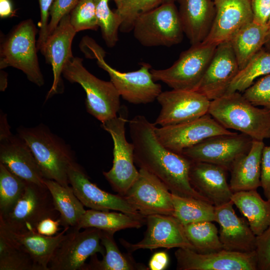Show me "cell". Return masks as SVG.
Returning <instances> with one entry per match:
<instances>
[{"label": "cell", "mask_w": 270, "mask_h": 270, "mask_svg": "<svg viewBox=\"0 0 270 270\" xmlns=\"http://www.w3.org/2000/svg\"><path fill=\"white\" fill-rule=\"evenodd\" d=\"M128 127L134 147V163L140 168L156 176L174 194L208 202L190 182L192 160L166 148L156 136L154 123L144 116L138 115L129 121Z\"/></svg>", "instance_id": "1"}, {"label": "cell", "mask_w": 270, "mask_h": 270, "mask_svg": "<svg viewBox=\"0 0 270 270\" xmlns=\"http://www.w3.org/2000/svg\"><path fill=\"white\" fill-rule=\"evenodd\" d=\"M208 114L226 129L238 131L253 140L270 138V112L254 105L240 92L210 100Z\"/></svg>", "instance_id": "2"}, {"label": "cell", "mask_w": 270, "mask_h": 270, "mask_svg": "<svg viewBox=\"0 0 270 270\" xmlns=\"http://www.w3.org/2000/svg\"><path fill=\"white\" fill-rule=\"evenodd\" d=\"M18 132L32 152L44 178L69 186L68 169L75 162L70 147L42 124L20 128Z\"/></svg>", "instance_id": "3"}, {"label": "cell", "mask_w": 270, "mask_h": 270, "mask_svg": "<svg viewBox=\"0 0 270 270\" xmlns=\"http://www.w3.org/2000/svg\"><path fill=\"white\" fill-rule=\"evenodd\" d=\"M83 60L72 56L65 64L62 74L72 83H78L86 93L87 112L102 123L118 116L120 95L112 83L102 80L84 66Z\"/></svg>", "instance_id": "4"}, {"label": "cell", "mask_w": 270, "mask_h": 270, "mask_svg": "<svg viewBox=\"0 0 270 270\" xmlns=\"http://www.w3.org/2000/svg\"><path fill=\"white\" fill-rule=\"evenodd\" d=\"M37 29L31 19L20 22L1 42L0 68L12 66L23 72L28 80L41 86L44 78L37 56Z\"/></svg>", "instance_id": "5"}, {"label": "cell", "mask_w": 270, "mask_h": 270, "mask_svg": "<svg viewBox=\"0 0 270 270\" xmlns=\"http://www.w3.org/2000/svg\"><path fill=\"white\" fill-rule=\"evenodd\" d=\"M87 46L90 57L96 59L98 66L108 73L110 81L124 100L132 104H146L156 100L162 92L161 85L152 78L148 63L141 62L136 71L121 72L106 62L105 52L94 42L89 41Z\"/></svg>", "instance_id": "6"}, {"label": "cell", "mask_w": 270, "mask_h": 270, "mask_svg": "<svg viewBox=\"0 0 270 270\" xmlns=\"http://www.w3.org/2000/svg\"><path fill=\"white\" fill-rule=\"evenodd\" d=\"M135 38L146 47H170L178 44L184 31L174 2L162 4L138 14L132 28Z\"/></svg>", "instance_id": "7"}, {"label": "cell", "mask_w": 270, "mask_h": 270, "mask_svg": "<svg viewBox=\"0 0 270 270\" xmlns=\"http://www.w3.org/2000/svg\"><path fill=\"white\" fill-rule=\"evenodd\" d=\"M119 115L102 123V128L110 134L114 144L113 162L111 169L104 172L103 175L112 189L124 196L139 174L134 166V147L126 139L125 125L128 111L121 106Z\"/></svg>", "instance_id": "8"}, {"label": "cell", "mask_w": 270, "mask_h": 270, "mask_svg": "<svg viewBox=\"0 0 270 270\" xmlns=\"http://www.w3.org/2000/svg\"><path fill=\"white\" fill-rule=\"evenodd\" d=\"M216 46L202 42L182 52L170 67L150 70L154 80L173 90L196 91L214 54Z\"/></svg>", "instance_id": "9"}, {"label": "cell", "mask_w": 270, "mask_h": 270, "mask_svg": "<svg viewBox=\"0 0 270 270\" xmlns=\"http://www.w3.org/2000/svg\"><path fill=\"white\" fill-rule=\"evenodd\" d=\"M47 218H60L50 192L46 185L28 182L12 208L0 214V218L7 228L14 232L36 231L38 222Z\"/></svg>", "instance_id": "10"}, {"label": "cell", "mask_w": 270, "mask_h": 270, "mask_svg": "<svg viewBox=\"0 0 270 270\" xmlns=\"http://www.w3.org/2000/svg\"><path fill=\"white\" fill-rule=\"evenodd\" d=\"M80 230L70 228L50 262L49 270H80L88 258L96 253L104 256L102 230L94 228Z\"/></svg>", "instance_id": "11"}, {"label": "cell", "mask_w": 270, "mask_h": 270, "mask_svg": "<svg viewBox=\"0 0 270 270\" xmlns=\"http://www.w3.org/2000/svg\"><path fill=\"white\" fill-rule=\"evenodd\" d=\"M252 140L242 133L220 134L184 150L182 154L193 162L214 164L230 171L234 160L249 152Z\"/></svg>", "instance_id": "12"}, {"label": "cell", "mask_w": 270, "mask_h": 270, "mask_svg": "<svg viewBox=\"0 0 270 270\" xmlns=\"http://www.w3.org/2000/svg\"><path fill=\"white\" fill-rule=\"evenodd\" d=\"M0 162L26 182L45 186L32 152L22 138L11 133L6 116L0 118Z\"/></svg>", "instance_id": "13"}, {"label": "cell", "mask_w": 270, "mask_h": 270, "mask_svg": "<svg viewBox=\"0 0 270 270\" xmlns=\"http://www.w3.org/2000/svg\"><path fill=\"white\" fill-rule=\"evenodd\" d=\"M178 270H257L256 250L240 252L224 249L202 254L190 249L178 248L175 252Z\"/></svg>", "instance_id": "14"}, {"label": "cell", "mask_w": 270, "mask_h": 270, "mask_svg": "<svg viewBox=\"0 0 270 270\" xmlns=\"http://www.w3.org/2000/svg\"><path fill=\"white\" fill-rule=\"evenodd\" d=\"M128 202L142 216H173L172 193L154 175L143 168L126 194Z\"/></svg>", "instance_id": "15"}, {"label": "cell", "mask_w": 270, "mask_h": 270, "mask_svg": "<svg viewBox=\"0 0 270 270\" xmlns=\"http://www.w3.org/2000/svg\"><path fill=\"white\" fill-rule=\"evenodd\" d=\"M155 132L158 138L166 148L182 154L184 150L208 138L233 132L223 127L207 114L189 122L156 127Z\"/></svg>", "instance_id": "16"}, {"label": "cell", "mask_w": 270, "mask_h": 270, "mask_svg": "<svg viewBox=\"0 0 270 270\" xmlns=\"http://www.w3.org/2000/svg\"><path fill=\"white\" fill-rule=\"evenodd\" d=\"M161 106L154 124L164 126L189 122L207 114L210 100L197 91L172 90L156 98Z\"/></svg>", "instance_id": "17"}, {"label": "cell", "mask_w": 270, "mask_h": 270, "mask_svg": "<svg viewBox=\"0 0 270 270\" xmlns=\"http://www.w3.org/2000/svg\"><path fill=\"white\" fill-rule=\"evenodd\" d=\"M68 174L69 184L74 194L84 206L95 210H114L139 218H146L123 196L105 192L92 182L85 171L76 161L69 166Z\"/></svg>", "instance_id": "18"}, {"label": "cell", "mask_w": 270, "mask_h": 270, "mask_svg": "<svg viewBox=\"0 0 270 270\" xmlns=\"http://www.w3.org/2000/svg\"><path fill=\"white\" fill-rule=\"evenodd\" d=\"M146 224L147 230L144 238L140 242L132 244L124 240H120L129 252L140 249L174 248L194 250L192 246L186 235L184 225L174 216L150 215L146 217Z\"/></svg>", "instance_id": "19"}, {"label": "cell", "mask_w": 270, "mask_h": 270, "mask_svg": "<svg viewBox=\"0 0 270 270\" xmlns=\"http://www.w3.org/2000/svg\"><path fill=\"white\" fill-rule=\"evenodd\" d=\"M215 16L210 32L202 43L218 46L230 42L253 21L250 0H214Z\"/></svg>", "instance_id": "20"}, {"label": "cell", "mask_w": 270, "mask_h": 270, "mask_svg": "<svg viewBox=\"0 0 270 270\" xmlns=\"http://www.w3.org/2000/svg\"><path fill=\"white\" fill-rule=\"evenodd\" d=\"M240 71L230 42L216 46L214 54L196 91L210 100L224 94Z\"/></svg>", "instance_id": "21"}, {"label": "cell", "mask_w": 270, "mask_h": 270, "mask_svg": "<svg viewBox=\"0 0 270 270\" xmlns=\"http://www.w3.org/2000/svg\"><path fill=\"white\" fill-rule=\"evenodd\" d=\"M232 200L215 206L216 222L223 249L240 252L256 250V236L244 219L236 214Z\"/></svg>", "instance_id": "22"}, {"label": "cell", "mask_w": 270, "mask_h": 270, "mask_svg": "<svg viewBox=\"0 0 270 270\" xmlns=\"http://www.w3.org/2000/svg\"><path fill=\"white\" fill-rule=\"evenodd\" d=\"M76 33L70 20V13L64 16L46 40L42 52L46 63L53 72V82L46 100L59 92L62 88L61 76L68 60L73 56L72 44Z\"/></svg>", "instance_id": "23"}, {"label": "cell", "mask_w": 270, "mask_h": 270, "mask_svg": "<svg viewBox=\"0 0 270 270\" xmlns=\"http://www.w3.org/2000/svg\"><path fill=\"white\" fill-rule=\"evenodd\" d=\"M227 171L217 164L192 161L189 172L190 182L214 206H220L230 201L233 194L227 182Z\"/></svg>", "instance_id": "24"}, {"label": "cell", "mask_w": 270, "mask_h": 270, "mask_svg": "<svg viewBox=\"0 0 270 270\" xmlns=\"http://www.w3.org/2000/svg\"><path fill=\"white\" fill-rule=\"evenodd\" d=\"M184 34L192 45L202 42L208 36L215 16L212 0H176Z\"/></svg>", "instance_id": "25"}, {"label": "cell", "mask_w": 270, "mask_h": 270, "mask_svg": "<svg viewBox=\"0 0 270 270\" xmlns=\"http://www.w3.org/2000/svg\"><path fill=\"white\" fill-rule=\"evenodd\" d=\"M264 141L253 140L251 148L246 154L238 156L230 169V186L232 192L256 190L260 186L262 156Z\"/></svg>", "instance_id": "26"}, {"label": "cell", "mask_w": 270, "mask_h": 270, "mask_svg": "<svg viewBox=\"0 0 270 270\" xmlns=\"http://www.w3.org/2000/svg\"><path fill=\"white\" fill-rule=\"evenodd\" d=\"M70 228H64L61 232L55 236L42 235L36 230L14 232L8 229L15 240L29 255L36 270H49L50 262Z\"/></svg>", "instance_id": "27"}, {"label": "cell", "mask_w": 270, "mask_h": 270, "mask_svg": "<svg viewBox=\"0 0 270 270\" xmlns=\"http://www.w3.org/2000/svg\"><path fill=\"white\" fill-rule=\"evenodd\" d=\"M231 200L248 220L257 236L270 224V200H264L256 190L234 192Z\"/></svg>", "instance_id": "28"}, {"label": "cell", "mask_w": 270, "mask_h": 270, "mask_svg": "<svg viewBox=\"0 0 270 270\" xmlns=\"http://www.w3.org/2000/svg\"><path fill=\"white\" fill-rule=\"evenodd\" d=\"M114 234L102 230L101 244L105 249L100 260L96 254L91 256L90 262L80 270H148V267L135 262L130 255L122 252L114 238Z\"/></svg>", "instance_id": "29"}, {"label": "cell", "mask_w": 270, "mask_h": 270, "mask_svg": "<svg viewBox=\"0 0 270 270\" xmlns=\"http://www.w3.org/2000/svg\"><path fill=\"white\" fill-rule=\"evenodd\" d=\"M145 222L146 218H139L122 212L90 209L86 210L75 228L80 230L94 228L114 234L126 228H139Z\"/></svg>", "instance_id": "30"}, {"label": "cell", "mask_w": 270, "mask_h": 270, "mask_svg": "<svg viewBox=\"0 0 270 270\" xmlns=\"http://www.w3.org/2000/svg\"><path fill=\"white\" fill-rule=\"evenodd\" d=\"M44 182L52 196L56 210L60 214L61 225L76 227L86 210L70 186H63L58 182L44 178Z\"/></svg>", "instance_id": "31"}, {"label": "cell", "mask_w": 270, "mask_h": 270, "mask_svg": "<svg viewBox=\"0 0 270 270\" xmlns=\"http://www.w3.org/2000/svg\"><path fill=\"white\" fill-rule=\"evenodd\" d=\"M268 28V25L252 21L240 29L230 41L240 70L263 48Z\"/></svg>", "instance_id": "32"}, {"label": "cell", "mask_w": 270, "mask_h": 270, "mask_svg": "<svg viewBox=\"0 0 270 270\" xmlns=\"http://www.w3.org/2000/svg\"><path fill=\"white\" fill-rule=\"evenodd\" d=\"M0 270H36L29 255L0 218Z\"/></svg>", "instance_id": "33"}, {"label": "cell", "mask_w": 270, "mask_h": 270, "mask_svg": "<svg viewBox=\"0 0 270 270\" xmlns=\"http://www.w3.org/2000/svg\"><path fill=\"white\" fill-rule=\"evenodd\" d=\"M173 216L183 225L203 221L216 222L215 206L204 200L172 194Z\"/></svg>", "instance_id": "34"}, {"label": "cell", "mask_w": 270, "mask_h": 270, "mask_svg": "<svg viewBox=\"0 0 270 270\" xmlns=\"http://www.w3.org/2000/svg\"><path fill=\"white\" fill-rule=\"evenodd\" d=\"M210 221L184 225L186 235L196 252L206 254L223 249L218 230Z\"/></svg>", "instance_id": "35"}, {"label": "cell", "mask_w": 270, "mask_h": 270, "mask_svg": "<svg viewBox=\"0 0 270 270\" xmlns=\"http://www.w3.org/2000/svg\"><path fill=\"white\" fill-rule=\"evenodd\" d=\"M270 74V52L264 48L256 53L239 72L229 86L226 94L243 92L258 78Z\"/></svg>", "instance_id": "36"}, {"label": "cell", "mask_w": 270, "mask_h": 270, "mask_svg": "<svg viewBox=\"0 0 270 270\" xmlns=\"http://www.w3.org/2000/svg\"><path fill=\"white\" fill-rule=\"evenodd\" d=\"M26 184L0 162V214L12 208L24 192Z\"/></svg>", "instance_id": "37"}, {"label": "cell", "mask_w": 270, "mask_h": 270, "mask_svg": "<svg viewBox=\"0 0 270 270\" xmlns=\"http://www.w3.org/2000/svg\"><path fill=\"white\" fill-rule=\"evenodd\" d=\"M110 0H94L98 25L108 48L114 46L118 40V32L122 24L121 16L109 7Z\"/></svg>", "instance_id": "38"}, {"label": "cell", "mask_w": 270, "mask_h": 270, "mask_svg": "<svg viewBox=\"0 0 270 270\" xmlns=\"http://www.w3.org/2000/svg\"><path fill=\"white\" fill-rule=\"evenodd\" d=\"M176 0H128L116 7L114 10L122 18L120 28L122 32H126L132 30L136 17L141 13L152 10L162 4L174 2Z\"/></svg>", "instance_id": "39"}, {"label": "cell", "mask_w": 270, "mask_h": 270, "mask_svg": "<svg viewBox=\"0 0 270 270\" xmlns=\"http://www.w3.org/2000/svg\"><path fill=\"white\" fill-rule=\"evenodd\" d=\"M70 20L76 32L96 30L98 25L94 0H79L70 12Z\"/></svg>", "instance_id": "40"}, {"label": "cell", "mask_w": 270, "mask_h": 270, "mask_svg": "<svg viewBox=\"0 0 270 270\" xmlns=\"http://www.w3.org/2000/svg\"><path fill=\"white\" fill-rule=\"evenodd\" d=\"M242 94L254 105L263 106L270 112V74L254 82Z\"/></svg>", "instance_id": "41"}, {"label": "cell", "mask_w": 270, "mask_h": 270, "mask_svg": "<svg viewBox=\"0 0 270 270\" xmlns=\"http://www.w3.org/2000/svg\"><path fill=\"white\" fill-rule=\"evenodd\" d=\"M79 0H54L50 10L48 36L52 34L62 18L69 14Z\"/></svg>", "instance_id": "42"}, {"label": "cell", "mask_w": 270, "mask_h": 270, "mask_svg": "<svg viewBox=\"0 0 270 270\" xmlns=\"http://www.w3.org/2000/svg\"><path fill=\"white\" fill-rule=\"evenodd\" d=\"M256 252L258 270H270V224L260 236H256Z\"/></svg>", "instance_id": "43"}, {"label": "cell", "mask_w": 270, "mask_h": 270, "mask_svg": "<svg viewBox=\"0 0 270 270\" xmlns=\"http://www.w3.org/2000/svg\"><path fill=\"white\" fill-rule=\"evenodd\" d=\"M54 0H38L40 20V31L38 38L37 40V48L42 52L48 37V22L50 16V10Z\"/></svg>", "instance_id": "44"}, {"label": "cell", "mask_w": 270, "mask_h": 270, "mask_svg": "<svg viewBox=\"0 0 270 270\" xmlns=\"http://www.w3.org/2000/svg\"><path fill=\"white\" fill-rule=\"evenodd\" d=\"M260 180L264 194L270 200V145L264 146L262 150Z\"/></svg>", "instance_id": "45"}, {"label": "cell", "mask_w": 270, "mask_h": 270, "mask_svg": "<svg viewBox=\"0 0 270 270\" xmlns=\"http://www.w3.org/2000/svg\"><path fill=\"white\" fill-rule=\"evenodd\" d=\"M253 22L267 25L270 16V0H250Z\"/></svg>", "instance_id": "46"}, {"label": "cell", "mask_w": 270, "mask_h": 270, "mask_svg": "<svg viewBox=\"0 0 270 270\" xmlns=\"http://www.w3.org/2000/svg\"><path fill=\"white\" fill-rule=\"evenodd\" d=\"M60 225V218L58 219L47 218L38 222L36 226V231L42 235L54 236L58 231Z\"/></svg>", "instance_id": "47"}, {"label": "cell", "mask_w": 270, "mask_h": 270, "mask_svg": "<svg viewBox=\"0 0 270 270\" xmlns=\"http://www.w3.org/2000/svg\"><path fill=\"white\" fill-rule=\"evenodd\" d=\"M168 262V254L164 252H159L152 256L148 267L150 270H164L166 268Z\"/></svg>", "instance_id": "48"}, {"label": "cell", "mask_w": 270, "mask_h": 270, "mask_svg": "<svg viewBox=\"0 0 270 270\" xmlns=\"http://www.w3.org/2000/svg\"><path fill=\"white\" fill-rule=\"evenodd\" d=\"M12 3L11 0H0V17L8 18L14 16Z\"/></svg>", "instance_id": "49"}, {"label": "cell", "mask_w": 270, "mask_h": 270, "mask_svg": "<svg viewBox=\"0 0 270 270\" xmlns=\"http://www.w3.org/2000/svg\"><path fill=\"white\" fill-rule=\"evenodd\" d=\"M268 30L266 36V40L263 48L267 52H270V26H268Z\"/></svg>", "instance_id": "50"}, {"label": "cell", "mask_w": 270, "mask_h": 270, "mask_svg": "<svg viewBox=\"0 0 270 270\" xmlns=\"http://www.w3.org/2000/svg\"><path fill=\"white\" fill-rule=\"evenodd\" d=\"M0 79H2V82H0V90H4L6 88V74L2 71V74H0Z\"/></svg>", "instance_id": "51"}, {"label": "cell", "mask_w": 270, "mask_h": 270, "mask_svg": "<svg viewBox=\"0 0 270 270\" xmlns=\"http://www.w3.org/2000/svg\"><path fill=\"white\" fill-rule=\"evenodd\" d=\"M114 2H115L116 7H118L120 5H121L122 3L125 2L126 1L128 0H113Z\"/></svg>", "instance_id": "52"}, {"label": "cell", "mask_w": 270, "mask_h": 270, "mask_svg": "<svg viewBox=\"0 0 270 270\" xmlns=\"http://www.w3.org/2000/svg\"><path fill=\"white\" fill-rule=\"evenodd\" d=\"M267 25L268 26H270V17H269V18H268V20Z\"/></svg>", "instance_id": "53"}, {"label": "cell", "mask_w": 270, "mask_h": 270, "mask_svg": "<svg viewBox=\"0 0 270 270\" xmlns=\"http://www.w3.org/2000/svg\"></svg>", "instance_id": "54"}]
</instances>
